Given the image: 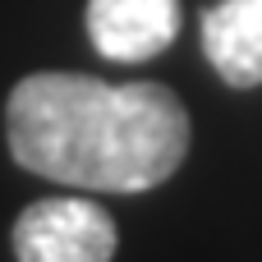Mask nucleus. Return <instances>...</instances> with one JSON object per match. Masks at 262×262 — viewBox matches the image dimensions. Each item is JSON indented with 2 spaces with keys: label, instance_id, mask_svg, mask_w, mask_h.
<instances>
[{
  "label": "nucleus",
  "instance_id": "nucleus-2",
  "mask_svg": "<svg viewBox=\"0 0 262 262\" xmlns=\"http://www.w3.org/2000/svg\"><path fill=\"white\" fill-rule=\"evenodd\" d=\"M18 262H111L115 221L83 198H41L28 203L14 221Z\"/></svg>",
  "mask_w": 262,
  "mask_h": 262
},
{
  "label": "nucleus",
  "instance_id": "nucleus-4",
  "mask_svg": "<svg viewBox=\"0 0 262 262\" xmlns=\"http://www.w3.org/2000/svg\"><path fill=\"white\" fill-rule=\"evenodd\" d=\"M203 51L230 88L262 83V0H221L203 18Z\"/></svg>",
  "mask_w": 262,
  "mask_h": 262
},
{
  "label": "nucleus",
  "instance_id": "nucleus-3",
  "mask_svg": "<svg viewBox=\"0 0 262 262\" xmlns=\"http://www.w3.org/2000/svg\"><path fill=\"white\" fill-rule=\"evenodd\" d=\"M180 32V0H88V37L106 60H152Z\"/></svg>",
  "mask_w": 262,
  "mask_h": 262
},
{
  "label": "nucleus",
  "instance_id": "nucleus-1",
  "mask_svg": "<svg viewBox=\"0 0 262 262\" xmlns=\"http://www.w3.org/2000/svg\"><path fill=\"white\" fill-rule=\"evenodd\" d=\"M5 134L23 170L97 193L157 189L189 152V115L170 88L55 69L9 92Z\"/></svg>",
  "mask_w": 262,
  "mask_h": 262
}]
</instances>
